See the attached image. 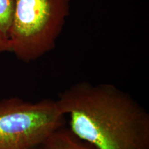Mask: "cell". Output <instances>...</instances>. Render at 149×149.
<instances>
[{
    "mask_svg": "<svg viewBox=\"0 0 149 149\" xmlns=\"http://www.w3.org/2000/svg\"><path fill=\"white\" fill-rule=\"evenodd\" d=\"M69 129L97 149H149V114L113 84L81 81L56 100Z\"/></svg>",
    "mask_w": 149,
    "mask_h": 149,
    "instance_id": "6da1fadb",
    "label": "cell"
},
{
    "mask_svg": "<svg viewBox=\"0 0 149 149\" xmlns=\"http://www.w3.org/2000/svg\"><path fill=\"white\" fill-rule=\"evenodd\" d=\"M71 0H14L8 33L11 53L29 63L54 49Z\"/></svg>",
    "mask_w": 149,
    "mask_h": 149,
    "instance_id": "7a4b0ae2",
    "label": "cell"
},
{
    "mask_svg": "<svg viewBox=\"0 0 149 149\" xmlns=\"http://www.w3.org/2000/svg\"><path fill=\"white\" fill-rule=\"evenodd\" d=\"M65 117L56 100L29 102L19 97L0 101V149H36Z\"/></svg>",
    "mask_w": 149,
    "mask_h": 149,
    "instance_id": "3957f363",
    "label": "cell"
},
{
    "mask_svg": "<svg viewBox=\"0 0 149 149\" xmlns=\"http://www.w3.org/2000/svg\"><path fill=\"white\" fill-rule=\"evenodd\" d=\"M41 147L42 149H97L79 138L65 126L52 133Z\"/></svg>",
    "mask_w": 149,
    "mask_h": 149,
    "instance_id": "277c9868",
    "label": "cell"
},
{
    "mask_svg": "<svg viewBox=\"0 0 149 149\" xmlns=\"http://www.w3.org/2000/svg\"><path fill=\"white\" fill-rule=\"evenodd\" d=\"M14 10V0H0V33L8 36Z\"/></svg>",
    "mask_w": 149,
    "mask_h": 149,
    "instance_id": "5b68a950",
    "label": "cell"
},
{
    "mask_svg": "<svg viewBox=\"0 0 149 149\" xmlns=\"http://www.w3.org/2000/svg\"><path fill=\"white\" fill-rule=\"evenodd\" d=\"M10 41L7 35L0 33V53L10 52Z\"/></svg>",
    "mask_w": 149,
    "mask_h": 149,
    "instance_id": "8992f818",
    "label": "cell"
}]
</instances>
